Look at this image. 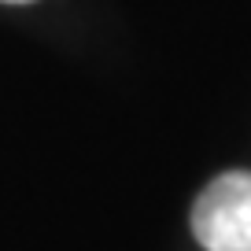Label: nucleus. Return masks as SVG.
Wrapping results in <instances>:
<instances>
[{"label":"nucleus","instance_id":"nucleus-1","mask_svg":"<svg viewBox=\"0 0 251 251\" xmlns=\"http://www.w3.org/2000/svg\"><path fill=\"white\" fill-rule=\"evenodd\" d=\"M192 236L203 251H251V170H226L200 192Z\"/></svg>","mask_w":251,"mask_h":251},{"label":"nucleus","instance_id":"nucleus-2","mask_svg":"<svg viewBox=\"0 0 251 251\" xmlns=\"http://www.w3.org/2000/svg\"><path fill=\"white\" fill-rule=\"evenodd\" d=\"M4 4H30V0H4Z\"/></svg>","mask_w":251,"mask_h":251}]
</instances>
